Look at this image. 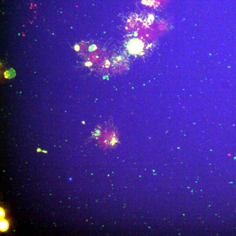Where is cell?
Segmentation results:
<instances>
[{"label":"cell","mask_w":236,"mask_h":236,"mask_svg":"<svg viewBox=\"0 0 236 236\" xmlns=\"http://www.w3.org/2000/svg\"><path fill=\"white\" fill-rule=\"evenodd\" d=\"M127 47L130 53L134 55H138L142 53L144 45L142 40L138 39H133L128 42Z\"/></svg>","instance_id":"1"},{"label":"cell","mask_w":236,"mask_h":236,"mask_svg":"<svg viewBox=\"0 0 236 236\" xmlns=\"http://www.w3.org/2000/svg\"><path fill=\"white\" fill-rule=\"evenodd\" d=\"M9 228V223L6 220L2 219L0 221V230L1 232L6 231Z\"/></svg>","instance_id":"2"},{"label":"cell","mask_w":236,"mask_h":236,"mask_svg":"<svg viewBox=\"0 0 236 236\" xmlns=\"http://www.w3.org/2000/svg\"><path fill=\"white\" fill-rule=\"evenodd\" d=\"M5 212L3 209L1 208L0 209V216H1V218H3L5 217Z\"/></svg>","instance_id":"3"}]
</instances>
